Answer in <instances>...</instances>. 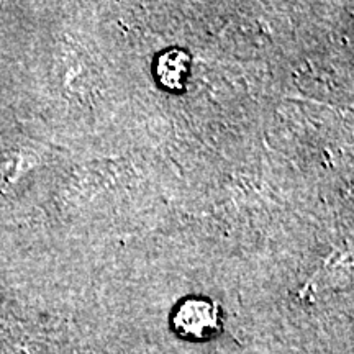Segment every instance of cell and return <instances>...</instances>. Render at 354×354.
Segmentation results:
<instances>
[{
  "label": "cell",
  "instance_id": "1",
  "mask_svg": "<svg viewBox=\"0 0 354 354\" xmlns=\"http://www.w3.org/2000/svg\"><path fill=\"white\" fill-rule=\"evenodd\" d=\"M221 318L216 304L209 299H185L172 315V328L180 338L205 342L220 331Z\"/></svg>",
  "mask_w": 354,
  "mask_h": 354
},
{
  "label": "cell",
  "instance_id": "2",
  "mask_svg": "<svg viewBox=\"0 0 354 354\" xmlns=\"http://www.w3.org/2000/svg\"><path fill=\"white\" fill-rule=\"evenodd\" d=\"M156 81L167 92H180L187 86L190 71H192V59L185 50L171 48L161 53L156 61Z\"/></svg>",
  "mask_w": 354,
  "mask_h": 354
}]
</instances>
